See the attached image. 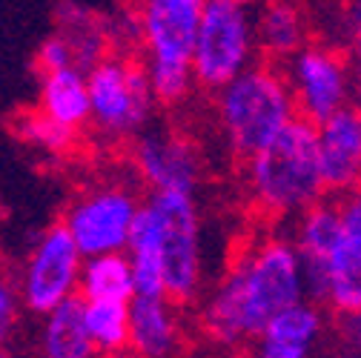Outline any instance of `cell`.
Masks as SVG:
<instances>
[{
    "mask_svg": "<svg viewBox=\"0 0 361 358\" xmlns=\"http://www.w3.org/2000/svg\"><path fill=\"white\" fill-rule=\"evenodd\" d=\"M301 298H307V287L293 238L267 233L235 252L204 298L198 324L215 347L244 350L281 307Z\"/></svg>",
    "mask_w": 361,
    "mask_h": 358,
    "instance_id": "6da1fadb",
    "label": "cell"
},
{
    "mask_svg": "<svg viewBox=\"0 0 361 358\" xmlns=\"http://www.w3.org/2000/svg\"><path fill=\"white\" fill-rule=\"evenodd\" d=\"M244 161L247 198L252 209L269 221H293L327 195L319 166L315 123L304 118H293L267 147Z\"/></svg>",
    "mask_w": 361,
    "mask_h": 358,
    "instance_id": "7a4b0ae2",
    "label": "cell"
},
{
    "mask_svg": "<svg viewBox=\"0 0 361 358\" xmlns=\"http://www.w3.org/2000/svg\"><path fill=\"white\" fill-rule=\"evenodd\" d=\"M215 118L235 158H250L298 118L281 63L255 61L215 89Z\"/></svg>",
    "mask_w": 361,
    "mask_h": 358,
    "instance_id": "3957f363",
    "label": "cell"
},
{
    "mask_svg": "<svg viewBox=\"0 0 361 358\" xmlns=\"http://www.w3.org/2000/svg\"><path fill=\"white\" fill-rule=\"evenodd\" d=\"M207 0H141L138 35L147 49V75L158 104L178 106L195 89L192 43Z\"/></svg>",
    "mask_w": 361,
    "mask_h": 358,
    "instance_id": "277c9868",
    "label": "cell"
},
{
    "mask_svg": "<svg viewBox=\"0 0 361 358\" xmlns=\"http://www.w3.org/2000/svg\"><path fill=\"white\" fill-rule=\"evenodd\" d=\"M149 215L155 247L161 255L164 295L180 309L201 301L207 266H204V233L201 212L192 192L152 190L141 201Z\"/></svg>",
    "mask_w": 361,
    "mask_h": 358,
    "instance_id": "5b68a950",
    "label": "cell"
},
{
    "mask_svg": "<svg viewBox=\"0 0 361 358\" xmlns=\"http://www.w3.org/2000/svg\"><path fill=\"white\" fill-rule=\"evenodd\" d=\"M258 61L252 6L235 0H207L192 43V80L204 92H215Z\"/></svg>",
    "mask_w": 361,
    "mask_h": 358,
    "instance_id": "8992f818",
    "label": "cell"
},
{
    "mask_svg": "<svg viewBox=\"0 0 361 358\" xmlns=\"http://www.w3.org/2000/svg\"><path fill=\"white\" fill-rule=\"evenodd\" d=\"M89 121L104 135L126 138L141 132L155 109L147 66L132 58H101L86 69Z\"/></svg>",
    "mask_w": 361,
    "mask_h": 358,
    "instance_id": "52a82bcc",
    "label": "cell"
},
{
    "mask_svg": "<svg viewBox=\"0 0 361 358\" xmlns=\"http://www.w3.org/2000/svg\"><path fill=\"white\" fill-rule=\"evenodd\" d=\"M281 69L298 118L310 123H322L327 115L353 104V69L347 55L336 47L307 40Z\"/></svg>",
    "mask_w": 361,
    "mask_h": 358,
    "instance_id": "ba28073f",
    "label": "cell"
},
{
    "mask_svg": "<svg viewBox=\"0 0 361 358\" xmlns=\"http://www.w3.org/2000/svg\"><path fill=\"white\" fill-rule=\"evenodd\" d=\"M138 209L141 198L132 190L109 184L83 192L63 215V227L69 230L83 258L101 252H123Z\"/></svg>",
    "mask_w": 361,
    "mask_h": 358,
    "instance_id": "9c48e42d",
    "label": "cell"
},
{
    "mask_svg": "<svg viewBox=\"0 0 361 358\" xmlns=\"http://www.w3.org/2000/svg\"><path fill=\"white\" fill-rule=\"evenodd\" d=\"M80 264H83V255L78 252L63 221L52 223L32 247L23 278H20V298L26 309L43 316V312L58 307L63 298L75 295Z\"/></svg>",
    "mask_w": 361,
    "mask_h": 358,
    "instance_id": "30bf717a",
    "label": "cell"
},
{
    "mask_svg": "<svg viewBox=\"0 0 361 358\" xmlns=\"http://www.w3.org/2000/svg\"><path fill=\"white\" fill-rule=\"evenodd\" d=\"M132 163L149 190L192 192L204 178V158L195 141L180 132H147L135 141Z\"/></svg>",
    "mask_w": 361,
    "mask_h": 358,
    "instance_id": "8fae6325",
    "label": "cell"
},
{
    "mask_svg": "<svg viewBox=\"0 0 361 358\" xmlns=\"http://www.w3.org/2000/svg\"><path fill=\"white\" fill-rule=\"evenodd\" d=\"M324 192L347 198L361 187V106L347 104L315 123Z\"/></svg>",
    "mask_w": 361,
    "mask_h": 358,
    "instance_id": "7c38bea8",
    "label": "cell"
},
{
    "mask_svg": "<svg viewBox=\"0 0 361 358\" xmlns=\"http://www.w3.org/2000/svg\"><path fill=\"white\" fill-rule=\"evenodd\" d=\"M338 201H341V230L330 249L322 307L341 319L361 307V206L355 195Z\"/></svg>",
    "mask_w": 361,
    "mask_h": 358,
    "instance_id": "4fadbf2b",
    "label": "cell"
},
{
    "mask_svg": "<svg viewBox=\"0 0 361 358\" xmlns=\"http://www.w3.org/2000/svg\"><path fill=\"white\" fill-rule=\"evenodd\" d=\"M341 230V201L324 195L322 201H315L304 212L293 218V244L301 261L304 273V287L307 298L319 301L324 298V281H327V261L330 249L338 238Z\"/></svg>",
    "mask_w": 361,
    "mask_h": 358,
    "instance_id": "5bb4252c",
    "label": "cell"
},
{
    "mask_svg": "<svg viewBox=\"0 0 361 358\" xmlns=\"http://www.w3.org/2000/svg\"><path fill=\"white\" fill-rule=\"evenodd\" d=\"M327 335V312L319 301L301 298L281 307L258 333L255 352L261 358H304L319 350Z\"/></svg>",
    "mask_w": 361,
    "mask_h": 358,
    "instance_id": "9a60e30c",
    "label": "cell"
},
{
    "mask_svg": "<svg viewBox=\"0 0 361 358\" xmlns=\"http://www.w3.org/2000/svg\"><path fill=\"white\" fill-rule=\"evenodd\" d=\"M184 347L180 307L166 295L129 298V350L147 358H166Z\"/></svg>",
    "mask_w": 361,
    "mask_h": 358,
    "instance_id": "2e32d148",
    "label": "cell"
},
{
    "mask_svg": "<svg viewBox=\"0 0 361 358\" xmlns=\"http://www.w3.org/2000/svg\"><path fill=\"white\" fill-rule=\"evenodd\" d=\"M255 47L264 61L284 63L310 40V20L295 0H261L252 9Z\"/></svg>",
    "mask_w": 361,
    "mask_h": 358,
    "instance_id": "e0dca14e",
    "label": "cell"
},
{
    "mask_svg": "<svg viewBox=\"0 0 361 358\" xmlns=\"http://www.w3.org/2000/svg\"><path fill=\"white\" fill-rule=\"evenodd\" d=\"M43 316H47L43 333H40L43 355H49V358H89V355H95L92 341H89V333H86V324H83V298L78 292L63 298L58 307L43 312Z\"/></svg>",
    "mask_w": 361,
    "mask_h": 358,
    "instance_id": "ac0fdd59",
    "label": "cell"
},
{
    "mask_svg": "<svg viewBox=\"0 0 361 358\" xmlns=\"http://www.w3.org/2000/svg\"><path fill=\"white\" fill-rule=\"evenodd\" d=\"M40 112L49 118L80 129L89 121V92H86V72L78 66H63L43 75L40 83Z\"/></svg>",
    "mask_w": 361,
    "mask_h": 358,
    "instance_id": "d6986e66",
    "label": "cell"
},
{
    "mask_svg": "<svg viewBox=\"0 0 361 358\" xmlns=\"http://www.w3.org/2000/svg\"><path fill=\"white\" fill-rule=\"evenodd\" d=\"M78 295L86 301L92 298L129 301L135 290H132V266L126 252H101L83 258L78 276Z\"/></svg>",
    "mask_w": 361,
    "mask_h": 358,
    "instance_id": "ffe728a7",
    "label": "cell"
},
{
    "mask_svg": "<svg viewBox=\"0 0 361 358\" xmlns=\"http://www.w3.org/2000/svg\"><path fill=\"white\" fill-rule=\"evenodd\" d=\"M83 324L95 355L129 352V301L83 298Z\"/></svg>",
    "mask_w": 361,
    "mask_h": 358,
    "instance_id": "44dd1931",
    "label": "cell"
},
{
    "mask_svg": "<svg viewBox=\"0 0 361 358\" xmlns=\"http://www.w3.org/2000/svg\"><path fill=\"white\" fill-rule=\"evenodd\" d=\"M15 132H18V138L29 147H37L43 152H52V155H63L75 147L78 135H75V129L49 118L47 112H29V115H20L18 123H15Z\"/></svg>",
    "mask_w": 361,
    "mask_h": 358,
    "instance_id": "7402d4cb",
    "label": "cell"
},
{
    "mask_svg": "<svg viewBox=\"0 0 361 358\" xmlns=\"http://www.w3.org/2000/svg\"><path fill=\"white\" fill-rule=\"evenodd\" d=\"M37 66L43 72H55V69H63V66H75V52H72L69 37L55 35L49 40H43L40 49H37Z\"/></svg>",
    "mask_w": 361,
    "mask_h": 358,
    "instance_id": "603a6c76",
    "label": "cell"
},
{
    "mask_svg": "<svg viewBox=\"0 0 361 358\" xmlns=\"http://www.w3.org/2000/svg\"><path fill=\"white\" fill-rule=\"evenodd\" d=\"M347 35H350V69H353V104L361 106V0L350 12V23H347Z\"/></svg>",
    "mask_w": 361,
    "mask_h": 358,
    "instance_id": "cb8c5ba5",
    "label": "cell"
},
{
    "mask_svg": "<svg viewBox=\"0 0 361 358\" xmlns=\"http://www.w3.org/2000/svg\"><path fill=\"white\" fill-rule=\"evenodd\" d=\"M15 321H18V292L6 278H0V350L9 344L15 333Z\"/></svg>",
    "mask_w": 361,
    "mask_h": 358,
    "instance_id": "d4e9b609",
    "label": "cell"
},
{
    "mask_svg": "<svg viewBox=\"0 0 361 358\" xmlns=\"http://www.w3.org/2000/svg\"><path fill=\"white\" fill-rule=\"evenodd\" d=\"M341 333H344V341L355 352H361V307L350 312V316H341Z\"/></svg>",
    "mask_w": 361,
    "mask_h": 358,
    "instance_id": "484cf974",
    "label": "cell"
},
{
    "mask_svg": "<svg viewBox=\"0 0 361 358\" xmlns=\"http://www.w3.org/2000/svg\"><path fill=\"white\" fill-rule=\"evenodd\" d=\"M235 4H247V6H252V4H258V0H235Z\"/></svg>",
    "mask_w": 361,
    "mask_h": 358,
    "instance_id": "4316f807",
    "label": "cell"
},
{
    "mask_svg": "<svg viewBox=\"0 0 361 358\" xmlns=\"http://www.w3.org/2000/svg\"><path fill=\"white\" fill-rule=\"evenodd\" d=\"M353 195H355V198H358V206H361V187H358V190H355V192H353Z\"/></svg>",
    "mask_w": 361,
    "mask_h": 358,
    "instance_id": "83f0119b",
    "label": "cell"
}]
</instances>
